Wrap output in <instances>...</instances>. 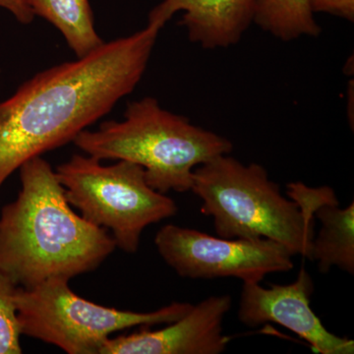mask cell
Instances as JSON below:
<instances>
[{"label": "cell", "mask_w": 354, "mask_h": 354, "mask_svg": "<svg viewBox=\"0 0 354 354\" xmlns=\"http://www.w3.org/2000/svg\"><path fill=\"white\" fill-rule=\"evenodd\" d=\"M160 28L148 24L87 57L46 70L0 102V188L32 158L73 142L133 92Z\"/></svg>", "instance_id": "obj_1"}, {"label": "cell", "mask_w": 354, "mask_h": 354, "mask_svg": "<svg viewBox=\"0 0 354 354\" xmlns=\"http://www.w3.org/2000/svg\"><path fill=\"white\" fill-rule=\"evenodd\" d=\"M22 188L0 216V270L23 288L94 271L115 250L113 237L71 209L41 157L20 167Z\"/></svg>", "instance_id": "obj_2"}, {"label": "cell", "mask_w": 354, "mask_h": 354, "mask_svg": "<svg viewBox=\"0 0 354 354\" xmlns=\"http://www.w3.org/2000/svg\"><path fill=\"white\" fill-rule=\"evenodd\" d=\"M191 191L202 200L201 213L212 216L223 239H268L286 246L293 256L311 260L315 236L314 211L334 191L304 183L288 185V198L260 165L241 164L221 155L193 171Z\"/></svg>", "instance_id": "obj_3"}, {"label": "cell", "mask_w": 354, "mask_h": 354, "mask_svg": "<svg viewBox=\"0 0 354 354\" xmlns=\"http://www.w3.org/2000/svg\"><path fill=\"white\" fill-rule=\"evenodd\" d=\"M73 143L100 160L141 165L147 183L164 194L190 191L197 167L234 149L230 140L165 111L152 97L130 102L124 120L102 122L95 131L83 130Z\"/></svg>", "instance_id": "obj_4"}, {"label": "cell", "mask_w": 354, "mask_h": 354, "mask_svg": "<svg viewBox=\"0 0 354 354\" xmlns=\"http://www.w3.org/2000/svg\"><path fill=\"white\" fill-rule=\"evenodd\" d=\"M94 157L74 155L55 174L70 205L88 223L113 232L116 247L127 253L139 248L143 230L171 218L176 202L147 183L141 165L118 160L102 165Z\"/></svg>", "instance_id": "obj_5"}, {"label": "cell", "mask_w": 354, "mask_h": 354, "mask_svg": "<svg viewBox=\"0 0 354 354\" xmlns=\"http://www.w3.org/2000/svg\"><path fill=\"white\" fill-rule=\"evenodd\" d=\"M68 283L53 278L31 288L19 286L16 304L22 335L69 354H100L113 333L172 323L192 307L188 302H174L147 313L109 308L78 297Z\"/></svg>", "instance_id": "obj_6"}, {"label": "cell", "mask_w": 354, "mask_h": 354, "mask_svg": "<svg viewBox=\"0 0 354 354\" xmlns=\"http://www.w3.org/2000/svg\"><path fill=\"white\" fill-rule=\"evenodd\" d=\"M155 244L160 257L183 278L261 283L268 274L293 268V254L272 239H223L167 225L158 230Z\"/></svg>", "instance_id": "obj_7"}, {"label": "cell", "mask_w": 354, "mask_h": 354, "mask_svg": "<svg viewBox=\"0 0 354 354\" xmlns=\"http://www.w3.org/2000/svg\"><path fill=\"white\" fill-rule=\"evenodd\" d=\"M314 281L304 267L290 285L262 288L260 283H243L239 299V322L247 327L279 324L308 342L320 354H353V339L329 332L311 308Z\"/></svg>", "instance_id": "obj_8"}, {"label": "cell", "mask_w": 354, "mask_h": 354, "mask_svg": "<svg viewBox=\"0 0 354 354\" xmlns=\"http://www.w3.org/2000/svg\"><path fill=\"white\" fill-rule=\"evenodd\" d=\"M230 307V295H213L162 329L142 327L133 334L109 337L100 354L223 353L230 339L223 328Z\"/></svg>", "instance_id": "obj_9"}, {"label": "cell", "mask_w": 354, "mask_h": 354, "mask_svg": "<svg viewBox=\"0 0 354 354\" xmlns=\"http://www.w3.org/2000/svg\"><path fill=\"white\" fill-rule=\"evenodd\" d=\"M255 0H164L149 14L148 24L162 29L183 11L180 25L192 43L203 48H228L241 41L253 22Z\"/></svg>", "instance_id": "obj_10"}, {"label": "cell", "mask_w": 354, "mask_h": 354, "mask_svg": "<svg viewBox=\"0 0 354 354\" xmlns=\"http://www.w3.org/2000/svg\"><path fill=\"white\" fill-rule=\"evenodd\" d=\"M321 228L312 243L311 261H316L322 274L332 267L354 274V203L339 207L335 194L324 200L314 211Z\"/></svg>", "instance_id": "obj_11"}, {"label": "cell", "mask_w": 354, "mask_h": 354, "mask_svg": "<svg viewBox=\"0 0 354 354\" xmlns=\"http://www.w3.org/2000/svg\"><path fill=\"white\" fill-rule=\"evenodd\" d=\"M35 16L59 30L77 58L87 57L104 44L95 30L88 0H27Z\"/></svg>", "instance_id": "obj_12"}, {"label": "cell", "mask_w": 354, "mask_h": 354, "mask_svg": "<svg viewBox=\"0 0 354 354\" xmlns=\"http://www.w3.org/2000/svg\"><path fill=\"white\" fill-rule=\"evenodd\" d=\"M253 22L283 41L321 32L309 0H255Z\"/></svg>", "instance_id": "obj_13"}, {"label": "cell", "mask_w": 354, "mask_h": 354, "mask_svg": "<svg viewBox=\"0 0 354 354\" xmlns=\"http://www.w3.org/2000/svg\"><path fill=\"white\" fill-rule=\"evenodd\" d=\"M18 286L0 270V354L22 353V335L18 320L16 295Z\"/></svg>", "instance_id": "obj_14"}, {"label": "cell", "mask_w": 354, "mask_h": 354, "mask_svg": "<svg viewBox=\"0 0 354 354\" xmlns=\"http://www.w3.org/2000/svg\"><path fill=\"white\" fill-rule=\"evenodd\" d=\"M313 13L322 12L353 22L354 0H309Z\"/></svg>", "instance_id": "obj_15"}, {"label": "cell", "mask_w": 354, "mask_h": 354, "mask_svg": "<svg viewBox=\"0 0 354 354\" xmlns=\"http://www.w3.org/2000/svg\"><path fill=\"white\" fill-rule=\"evenodd\" d=\"M0 7L12 13L16 20L22 24H30L35 19L34 13L27 0H0Z\"/></svg>", "instance_id": "obj_16"}]
</instances>
